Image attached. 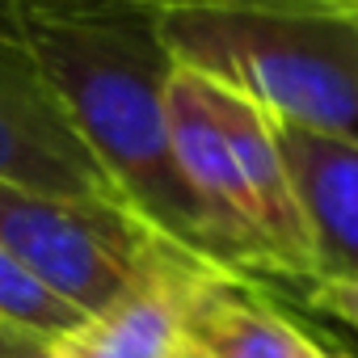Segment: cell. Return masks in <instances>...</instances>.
<instances>
[{"mask_svg": "<svg viewBox=\"0 0 358 358\" xmlns=\"http://www.w3.org/2000/svg\"><path fill=\"white\" fill-rule=\"evenodd\" d=\"M85 320L89 316L76 303L55 295L9 249H0V329H13V333H26V337L51 345Z\"/></svg>", "mask_w": 358, "mask_h": 358, "instance_id": "obj_10", "label": "cell"}, {"mask_svg": "<svg viewBox=\"0 0 358 358\" xmlns=\"http://www.w3.org/2000/svg\"><path fill=\"white\" fill-rule=\"evenodd\" d=\"M9 17L89 156L135 220L211 262L199 203L169 143L177 59L156 0H9Z\"/></svg>", "mask_w": 358, "mask_h": 358, "instance_id": "obj_1", "label": "cell"}, {"mask_svg": "<svg viewBox=\"0 0 358 358\" xmlns=\"http://www.w3.org/2000/svg\"><path fill=\"white\" fill-rule=\"evenodd\" d=\"M164 245L122 207L55 199L0 177V249L85 316L131 295Z\"/></svg>", "mask_w": 358, "mask_h": 358, "instance_id": "obj_3", "label": "cell"}, {"mask_svg": "<svg viewBox=\"0 0 358 358\" xmlns=\"http://www.w3.org/2000/svg\"><path fill=\"white\" fill-rule=\"evenodd\" d=\"M199 80H203V97L215 114V127L236 160V173L245 182V199H249L257 236L266 245L274 282H295L308 295L316 287V253H312L308 220L295 199L287 160L270 131V114L220 80H207V76H199Z\"/></svg>", "mask_w": 358, "mask_h": 358, "instance_id": "obj_7", "label": "cell"}, {"mask_svg": "<svg viewBox=\"0 0 358 358\" xmlns=\"http://www.w3.org/2000/svg\"><path fill=\"white\" fill-rule=\"evenodd\" d=\"M169 143H173L177 169H182L186 186L199 203L211 262L249 282L270 287L274 270L257 236V224L245 199V182L215 127V114L203 97V80L190 68H177L169 80Z\"/></svg>", "mask_w": 358, "mask_h": 358, "instance_id": "obj_5", "label": "cell"}, {"mask_svg": "<svg viewBox=\"0 0 358 358\" xmlns=\"http://www.w3.org/2000/svg\"><path fill=\"white\" fill-rule=\"evenodd\" d=\"M329 5H337V9H345V13H358V0H329Z\"/></svg>", "mask_w": 358, "mask_h": 358, "instance_id": "obj_13", "label": "cell"}, {"mask_svg": "<svg viewBox=\"0 0 358 358\" xmlns=\"http://www.w3.org/2000/svg\"><path fill=\"white\" fill-rule=\"evenodd\" d=\"M308 303L358 333V282H320L308 291Z\"/></svg>", "mask_w": 358, "mask_h": 358, "instance_id": "obj_11", "label": "cell"}, {"mask_svg": "<svg viewBox=\"0 0 358 358\" xmlns=\"http://www.w3.org/2000/svg\"><path fill=\"white\" fill-rule=\"evenodd\" d=\"M47 341H34L26 333H13V329H0V358H47Z\"/></svg>", "mask_w": 358, "mask_h": 358, "instance_id": "obj_12", "label": "cell"}, {"mask_svg": "<svg viewBox=\"0 0 358 358\" xmlns=\"http://www.w3.org/2000/svg\"><path fill=\"white\" fill-rule=\"evenodd\" d=\"M169 358H345L270 303V287L215 262L186 274Z\"/></svg>", "mask_w": 358, "mask_h": 358, "instance_id": "obj_6", "label": "cell"}, {"mask_svg": "<svg viewBox=\"0 0 358 358\" xmlns=\"http://www.w3.org/2000/svg\"><path fill=\"white\" fill-rule=\"evenodd\" d=\"M270 131L287 160L295 199L308 220L320 282H358V143L274 118Z\"/></svg>", "mask_w": 358, "mask_h": 358, "instance_id": "obj_8", "label": "cell"}, {"mask_svg": "<svg viewBox=\"0 0 358 358\" xmlns=\"http://www.w3.org/2000/svg\"><path fill=\"white\" fill-rule=\"evenodd\" d=\"M199 262L203 257L164 245L131 295L51 341L47 358H169L182 287Z\"/></svg>", "mask_w": 358, "mask_h": 358, "instance_id": "obj_9", "label": "cell"}, {"mask_svg": "<svg viewBox=\"0 0 358 358\" xmlns=\"http://www.w3.org/2000/svg\"><path fill=\"white\" fill-rule=\"evenodd\" d=\"M0 177L55 199L122 207L106 169L72 131L64 106L26 51L9 0H0Z\"/></svg>", "mask_w": 358, "mask_h": 358, "instance_id": "obj_4", "label": "cell"}, {"mask_svg": "<svg viewBox=\"0 0 358 358\" xmlns=\"http://www.w3.org/2000/svg\"><path fill=\"white\" fill-rule=\"evenodd\" d=\"M354 17H358V13H354Z\"/></svg>", "mask_w": 358, "mask_h": 358, "instance_id": "obj_14", "label": "cell"}, {"mask_svg": "<svg viewBox=\"0 0 358 358\" xmlns=\"http://www.w3.org/2000/svg\"><path fill=\"white\" fill-rule=\"evenodd\" d=\"M160 34L274 118L358 143V17L329 0H156Z\"/></svg>", "mask_w": 358, "mask_h": 358, "instance_id": "obj_2", "label": "cell"}]
</instances>
